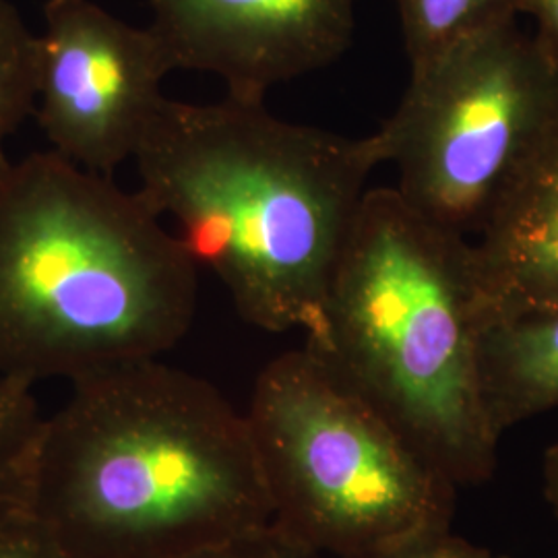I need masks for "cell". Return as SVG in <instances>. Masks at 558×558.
I'll return each instance as SVG.
<instances>
[{
    "mask_svg": "<svg viewBox=\"0 0 558 558\" xmlns=\"http://www.w3.org/2000/svg\"><path fill=\"white\" fill-rule=\"evenodd\" d=\"M145 203L179 226L197 267L240 317L315 339L366 180L371 135L343 137L274 117L265 101H163L135 154Z\"/></svg>",
    "mask_w": 558,
    "mask_h": 558,
    "instance_id": "1",
    "label": "cell"
},
{
    "mask_svg": "<svg viewBox=\"0 0 558 558\" xmlns=\"http://www.w3.org/2000/svg\"><path fill=\"white\" fill-rule=\"evenodd\" d=\"M360 558H507L499 557L465 538H459L449 530L428 532L416 538L405 539L393 548Z\"/></svg>",
    "mask_w": 558,
    "mask_h": 558,
    "instance_id": "15",
    "label": "cell"
},
{
    "mask_svg": "<svg viewBox=\"0 0 558 558\" xmlns=\"http://www.w3.org/2000/svg\"><path fill=\"white\" fill-rule=\"evenodd\" d=\"M480 371L500 437L519 422L558 410V308L486 323Z\"/></svg>",
    "mask_w": 558,
    "mask_h": 558,
    "instance_id": "10",
    "label": "cell"
},
{
    "mask_svg": "<svg viewBox=\"0 0 558 558\" xmlns=\"http://www.w3.org/2000/svg\"><path fill=\"white\" fill-rule=\"evenodd\" d=\"M536 21V40L558 60V0H518V15Z\"/></svg>",
    "mask_w": 558,
    "mask_h": 558,
    "instance_id": "17",
    "label": "cell"
},
{
    "mask_svg": "<svg viewBox=\"0 0 558 558\" xmlns=\"http://www.w3.org/2000/svg\"><path fill=\"white\" fill-rule=\"evenodd\" d=\"M271 523L320 558L449 530L458 486L308 348L269 360L244 412Z\"/></svg>",
    "mask_w": 558,
    "mask_h": 558,
    "instance_id": "5",
    "label": "cell"
},
{
    "mask_svg": "<svg viewBox=\"0 0 558 558\" xmlns=\"http://www.w3.org/2000/svg\"><path fill=\"white\" fill-rule=\"evenodd\" d=\"M542 476H544V495L558 519V440L544 456Z\"/></svg>",
    "mask_w": 558,
    "mask_h": 558,
    "instance_id": "18",
    "label": "cell"
},
{
    "mask_svg": "<svg viewBox=\"0 0 558 558\" xmlns=\"http://www.w3.org/2000/svg\"><path fill=\"white\" fill-rule=\"evenodd\" d=\"M199 267L137 191L54 151L0 158V377L69 383L160 359Z\"/></svg>",
    "mask_w": 558,
    "mask_h": 558,
    "instance_id": "3",
    "label": "cell"
},
{
    "mask_svg": "<svg viewBox=\"0 0 558 558\" xmlns=\"http://www.w3.org/2000/svg\"><path fill=\"white\" fill-rule=\"evenodd\" d=\"M470 269L482 327L558 308V114L470 244Z\"/></svg>",
    "mask_w": 558,
    "mask_h": 558,
    "instance_id": "9",
    "label": "cell"
},
{
    "mask_svg": "<svg viewBox=\"0 0 558 558\" xmlns=\"http://www.w3.org/2000/svg\"><path fill=\"white\" fill-rule=\"evenodd\" d=\"M29 383L0 377V525L27 511L41 422Z\"/></svg>",
    "mask_w": 558,
    "mask_h": 558,
    "instance_id": "12",
    "label": "cell"
},
{
    "mask_svg": "<svg viewBox=\"0 0 558 558\" xmlns=\"http://www.w3.org/2000/svg\"><path fill=\"white\" fill-rule=\"evenodd\" d=\"M27 511L59 558H184L271 523L244 412L158 359L71 383L41 422Z\"/></svg>",
    "mask_w": 558,
    "mask_h": 558,
    "instance_id": "2",
    "label": "cell"
},
{
    "mask_svg": "<svg viewBox=\"0 0 558 558\" xmlns=\"http://www.w3.org/2000/svg\"><path fill=\"white\" fill-rule=\"evenodd\" d=\"M44 21L34 117L50 151L112 177L160 114L174 64L149 25H131L94 0H48Z\"/></svg>",
    "mask_w": 558,
    "mask_h": 558,
    "instance_id": "7",
    "label": "cell"
},
{
    "mask_svg": "<svg viewBox=\"0 0 558 558\" xmlns=\"http://www.w3.org/2000/svg\"><path fill=\"white\" fill-rule=\"evenodd\" d=\"M470 244L396 189L368 191L320 333L306 339L458 488L490 480L500 440L482 387Z\"/></svg>",
    "mask_w": 558,
    "mask_h": 558,
    "instance_id": "4",
    "label": "cell"
},
{
    "mask_svg": "<svg viewBox=\"0 0 558 558\" xmlns=\"http://www.w3.org/2000/svg\"><path fill=\"white\" fill-rule=\"evenodd\" d=\"M410 69L482 29L518 17V0H396Z\"/></svg>",
    "mask_w": 558,
    "mask_h": 558,
    "instance_id": "11",
    "label": "cell"
},
{
    "mask_svg": "<svg viewBox=\"0 0 558 558\" xmlns=\"http://www.w3.org/2000/svg\"><path fill=\"white\" fill-rule=\"evenodd\" d=\"M174 71H199L226 96L265 101L271 87L329 66L350 48L356 0H149Z\"/></svg>",
    "mask_w": 558,
    "mask_h": 558,
    "instance_id": "8",
    "label": "cell"
},
{
    "mask_svg": "<svg viewBox=\"0 0 558 558\" xmlns=\"http://www.w3.org/2000/svg\"><path fill=\"white\" fill-rule=\"evenodd\" d=\"M558 114V60L515 20L414 66L398 110L371 135L396 191L445 232L478 236ZM472 242V240H470Z\"/></svg>",
    "mask_w": 558,
    "mask_h": 558,
    "instance_id": "6",
    "label": "cell"
},
{
    "mask_svg": "<svg viewBox=\"0 0 558 558\" xmlns=\"http://www.w3.org/2000/svg\"><path fill=\"white\" fill-rule=\"evenodd\" d=\"M36 81L38 36L9 0H0V158L9 137L34 117Z\"/></svg>",
    "mask_w": 558,
    "mask_h": 558,
    "instance_id": "13",
    "label": "cell"
},
{
    "mask_svg": "<svg viewBox=\"0 0 558 558\" xmlns=\"http://www.w3.org/2000/svg\"><path fill=\"white\" fill-rule=\"evenodd\" d=\"M0 558H59L50 538L29 511L0 525Z\"/></svg>",
    "mask_w": 558,
    "mask_h": 558,
    "instance_id": "16",
    "label": "cell"
},
{
    "mask_svg": "<svg viewBox=\"0 0 558 558\" xmlns=\"http://www.w3.org/2000/svg\"><path fill=\"white\" fill-rule=\"evenodd\" d=\"M184 558H320L286 536L274 523L201 548Z\"/></svg>",
    "mask_w": 558,
    "mask_h": 558,
    "instance_id": "14",
    "label": "cell"
}]
</instances>
